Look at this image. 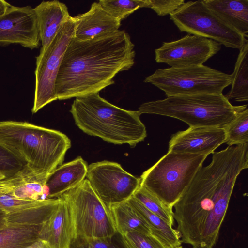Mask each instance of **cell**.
I'll list each match as a JSON object with an SVG mask.
<instances>
[{
    "mask_svg": "<svg viewBox=\"0 0 248 248\" xmlns=\"http://www.w3.org/2000/svg\"><path fill=\"white\" fill-rule=\"evenodd\" d=\"M103 9L121 22L137 10L148 8L149 0H100Z\"/></svg>",
    "mask_w": 248,
    "mask_h": 248,
    "instance_id": "28",
    "label": "cell"
},
{
    "mask_svg": "<svg viewBox=\"0 0 248 248\" xmlns=\"http://www.w3.org/2000/svg\"><path fill=\"white\" fill-rule=\"evenodd\" d=\"M74 17L64 23L47 47L36 57L35 90L32 113L58 100L55 87L57 77L67 46L74 37Z\"/></svg>",
    "mask_w": 248,
    "mask_h": 248,
    "instance_id": "10",
    "label": "cell"
},
{
    "mask_svg": "<svg viewBox=\"0 0 248 248\" xmlns=\"http://www.w3.org/2000/svg\"><path fill=\"white\" fill-rule=\"evenodd\" d=\"M207 157L168 151L142 173L140 186L173 208Z\"/></svg>",
    "mask_w": 248,
    "mask_h": 248,
    "instance_id": "6",
    "label": "cell"
},
{
    "mask_svg": "<svg viewBox=\"0 0 248 248\" xmlns=\"http://www.w3.org/2000/svg\"><path fill=\"white\" fill-rule=\"evenodd\" d=\"M25 164L14 154L0 143V174L5 178L21 171Z\"/></svg>",
    "mask_w": 248,
    "mask_h": 248,
    "instance_id": "31",
    "label": "cell"
},
{
    "mask_svg": "<svg viewBox=\"0 0 248 248\" xmlns=\"http://www.w3.org/2000/svg\"><path fill=\"white\" fill-rule=\"evenodd\" d=\"M203 1L223 21L248 37V0H204Z\"/></svg>",
    "mask_w": 248,
    "mask_h": 248,
    "instance_id": "19",
    "label": "cell"
},
{
    "mask_svg": "<svg viewBox=\"0 0 248 248\" xmlns=\"http://www.w3.org/2000/svg\"><path fill=\"white\" fill-rule=\"evenodd\" d=\"M37 19L30 6L11 5L0 16V44H19L31 49L40 45Z\"/></svg>",
    "mask_w": 248,
    "mask_h": 248,
    "instance_id": "13",
    "label": "cell"
},
{
    "mask_svg": "<svg viewBox=\"0 0 248 248\" xmlns=\"http://www.w3.org/2000/svg\"><path fill=\"white\" fill-rule=\"evenodd\" d=\"M231 88L225 97L229 101L248 100V42L239 50L233 72L230 75Z\"/></svg>",
    "mask_w": 248,
    "mask_h": 248,
    "instance_id": "23",
    "label": "cell"
},
{
    "mask_svg": "<svg viewBox=\"0 0 248 248\" xmlns=\"http://www.w3.org/2000/svg\"><path fill=\"white\" fill-rule=\"evenodd\" d=\"M176 248H183L182 246H179V247H177Z\"/></svg>",
    "mask_w": 248,
    "mask_h": 248,
    "instance_id": "39",
    "label": "cell"
},
{
    "mask_svg": "<svg viewBox=\"0 0 248 248\" xmlns=\"http://www.w3.org/2000/svg\"><path fill=\"white\" fill-rule=\"evenodd\" d=\"M4 179H5V177L3 175L0 174V180Z\"/></svg>",
    "mask_w": 248,
    "mask_h": 248,
    "instance_id": "38",
    "label": "cell"
},
{
    "mask_svg": "<svg viewBox=\"0 0 248 248\" xmlns=\"http://www.w3.org/2000/svg\"><path fill=\"white\" fill-rule=\"evenodd\" d=\"M61 197L70 212L73 240L109 238L117 233L109 208L99 199L87 179Z\"/></svg>",
    "mask_w": 248,
    "mask_h": 248,
    "instance_id": "7",
    "label": "cell"
},
{
    "mask_svg": "<svg viewBox=\"0 0 248 248\" xmlns=\"http://www.w3.org/2000/svg\"><path fill=\"white\" fill-rule=\"evenodd\" d=\"M70 112L76 125L83 132L109 143L134 147L147 136L138 110L119 108L99 93L76 98Z\"/></svg>",
    "mask_w": 248,
    "mask_h": 248,
    "instance_id": "4",
    "label": "cell"
},
{
    "mask_svg": "<svg viewBox=\"0 0 248 248\" xmlns=\"http://www.w3.org/2000/svg\"><path fill=\"white\" fill-rule=\"evenodd\" d=\"M248 105H232L222 93L181 95L142 104L138 111L174 118L190 127H223Z\"/></svg>",
    "mask_w": 248,
    "mask_h": 248,
    "instance_id": "5",
    "label": "cell"
},
{
    "mask_svg": "<svg viewBox=\"0 0 248 248\" xmlns=\"http://www.w3.org/2000/svg\"><path fill=\"white\" fill-rule=\"evenodd\" d=\"M144 82L156 86L168 97L221 94L231 80L230 75L202 64L158 69Z\"/></svg>",
    "mask_w": 248,
    "mask_h": 248,
    "instance_id": "8",
    "label": "cell"
},
{
    "mask_svg": "<svg viewBox=\"0 0 248 248\" xmlns=\"http://www.w3.org/2000/svg\"><path fill=\"white\" fill-rule=\"evenodd\" d=\"M221 45L211 39L187 34L178 40L163 42L155 50V60L174 68L201 65L216 54Z\"/></svg>",
    "mask_w": 248,
    "mask_h": 248,
    "instance_id": "12",
    "label": "cell"
},
{
    "mask_svg": "<svg viewBox=\"0 0 248 248\" xmlns=\"http://www.w3.org/2000/svg\"><path fill=\"white\" fill-rule=\"evenodd\" d=\"M20 179V171L14 176L0 180V197L10 194L17 185Z\"/></svg>",
    "mask_w": 248,
    "mask_h": 248,
    "instance_id": "34",
    "label": "cell"
},
{
    "mask_svg": "<svg viewBox=\"0 0 248 248\" xmlns=\"http://www.w3.org/2000/svg\"><path fill=\"white\" fill-rule=\"evenodd\" d=\"M60 197L58 206L40 226L38 237L52 248H70L74 239L71 216L67 203Z\"/></svg>",
    "mask_w": 248,
    "mask_h": 248,
    "instance_id": "15",
    "label": "cell"
},
{
    "mask_svg": "<svg viewBox=\"0 0 248 248\" xmlns=\"http://www.w3.org/2000/svg\"><path fill=\"white\" fill-rule=\"evenodd\" d=\"M121 236L127 248H167L152 235L131 231Z\"/></svg>",
    "mask_w": 248,
    "mask_h": 248,
    "instance_id": "29",
    "label": "cell"
},
{
    "mask_svg": "<svg viewBox=\"0 0 248 248\" xmlns=\"http://www.w3.org/2000/svg\"><path fill=\"white\" fill-rule=\"evenodd\" d=\"M20 179L10 195L17 198L24 199H48L46 180L37 178L26 166L20 171Z\"/></svg>",
    "mask_w": 248,
    "mask_h": 248,
    "instance_id": "25",
    "label": "cell"
},
{
    "mask_svg": "<svg viewBox=\"0 0 248 248\" xmlns=\"http://www.w3.org/2000/svg\"><path fill=\"white\" fill-rule=\"evenodd\" d=\"M136 213L146 222L151 234L167 248H176L181 246L180 235L176 229L159 217L145 207L133 196L127 200Z\"/></svg>",
    "mask_w": 248,
    "mask_h": 248,
    "instance_id": "20",
    "label": "cell"
},
{
    "mask_svg": "<svg viewBox=\"0 0 248 248\" xmlns=\"http://www.w3.org/2000/svg\"><path fill=\"white\" fill-rule=\"evenodd\" d=\"M223 127H190L173 134L168 151L208 156L225 143Z\"/></svg>",
    "mask_w": 248,
    "mask_h": 248,
    "instance_id": "14",
    "label": "cell"
},
{
    "mask_svg": "<svg viewBox=\"0 0 248 248\" xmlns=\"http://www.w3.org/2000/svg\"><path fill=\"white\" fill-rule=\"evenodd\" d=\"M88 165L81 157L62 164L46 178L48 199L58 198L80 184L86 176Z\"/></svg>",
    "mask_w": 248,
    "mask_h": 248,
    "instance_id": "18",
    "label": "cell"
},
{
    "mask_svg": "<svg viewBox=\"0 0 248 248\" xmlns=\"http://www.w3.org/2000/svg\"><path fill=\"white\" fill-rule=\"evenodd\" d=\"M74 37L84 41L114 32L119 29L121 21L113 18L97 2L92 3L86 12L74 17Z\"/></svg>",
    "mask_w": 248,
    "mask_h": 248,
    "instance_id": "16",
    "label": "cell"
},
{
    "mask_svg": "<svg viewBox=\"0 0 248 248\" xmlns=\"http://www.w3.org/2000/svg\"><path fill=\"white\" fill-rule=\"evenodd\" d=\"M11 6V5L7 1L0 0V16L3 14Z\"/></svg>",
    "mask_w": 248,
    "mask_h": 248,
    "instance_id": "36",
    "label": "cell"
},
{
    "mask_svg": "<svg viewBox=\"0 0 248 248\" xmlns=\"http://www.w3.org/2000/svg\"><path fill=\"white\" fill-rule=\"evenodd\" d=\"M134 46L130 35L120 30L87 40L73 38L56 80L58 100L99 93L114 84L117 74L133 66Z\"/></svg>",
    "mask_w": 248,
    "mask_h": 248,
    "instance_id": "2",
    "label": "cell"
},
{
    "mask_svg": "<svg viewBox=\"0 0 248 248\" xmlns=\"http://www.w3.org/2000/svg\"><path fill=\"white\" fill-rule=\"evenodd\" d=\"M6 223L5 214L0 211V227Z\"/></svg>",
    "mask_w": 248,
    "mask_h": 248,
    "instance_id": "37",
    "label": "cell"
},
{
    "mask_svg": "<svg viewBox=\"0 0 248 248\" xmlns=\"http://www.w3.org/2000/svg\"><path fill=\"white\" fill-rule=\"evenodd\" d=\"M60 197L46 199L41 205L25 210L5 215L6 223L41 226L58 206Z\"/></svg>",
    "mask_w": 248,
    "mask_h": 248,
    "instance_id": "24",
    "label": "cell"
},
{
    "mask_svg": "<svg viewBox=\"0 0 248 248\" xmlns=\"http://www.w3.org/2000/svg\"><path fill=\"white\" fill-rule=\"evenodd\" d=\"M170 16L180 31L211 39L227 47L240 50L248 42L245 36L210 10L203 0L185 2Z\"/></svg>",
    "mask_w": 248,
    "mask_h": 248,
    "instance_id": "9",
    "label": "cell"
},
{
    "mask_svg": "<svg viewBox=\"0 0 248 248\" xmlns=\"http://www.w3.org/2000/svg\"><path fill=\"white\" fill-rule=\"evenodd\" d=\"M40 226L6 223L0 227V248H25L39 239Z\"/></svg>",
    "mask_w": 248,
    "mask_h": 248,
    "instance_id": "22",
    "label": "cell"
},
{
    "mask_svg": "<svg viewBox=\"0 0 248 248\" xmlns=\"http://www.w3.org/2000/svg\"><path fill=\"white\" fill-rule=\"evenodd\" d=\"M185 3L184 0H149V8L159 16L172 13Z\"/></svg>",
    "mask_w": 248,
    "mask_h": 248,
    "instance_id": "33",
    "label": "cell"
},
{
    "mask_svg": "<svg viewBox=\"0 0 248 248\" xmlns=\"http://www.w3.org/2000/svg\"><path fill=\"white\" fill-rule=\"evenodd\" d=\"M0 143L42 180L62 164L71 146L70 139L59 131L14 121L0 122Z\"/></svg>",
    "mask_w": 248,
    "mask_h": 248,
    "instance_id": "3",
    "label": "cell"
},
{
    "mask_svg": "<svg viewBox=\"0 0 248 248\" xmlns=\"http://www.w3.org/2000/svg\"><path fill=\"white\" fill-rule=\"evenodd\" d=\"M86 177L95 193L108 208L127 201L140 184V178L125 171L120 164L106 160L88 165Z\"/></svg>",
    "mask_w": 248,
    "mask_h": 248,
    "instance_id": "11",
    "label": "cell"
},
{
    "mask_svg": "<svg viewBox=\"0 0 248 248\" xmlns=\"http://www.w3.org/2000/svg\"><path fill=\"white\" fill-rule=\"evenodd\" d=\"M41 43L40 51L45 50L62 25L71 17L66 5L58 0L43 1L34 8Z\"/></svg>",
    "mask_w": 248,
    "mask_h": 248,
    "instance_id": "17",
    "label": "cell"
},
{
    "mask_svg": "<svg viewBox=\"0 0 248 248\" xmlns=\"http://www.w3.org/2000/svg\"><path fill=\"white\" fill-rule=\"evenodd\" d=\"M223 128L225 143L228 146L248 143V108L240 112Z\"/></svg>",
    "mask_w": 248,
    "mask_h": 248,
    "instance_id": "27",
    "label": "cell"
},
{
    "mask_svg": "<svg viewBox=\"0 0 248 248\" xmlns=\"http://www.w3.org/2000/svg\"><path fill=\"white\" fill-rule=\"evenodd\" d=\"M25 248H52V247L46 241L39 238L32 244Z\"/></svg>",
    "mask_w": 248,
    "mask_h": 248,
    "instance_id": "35",
    "label": "cell"
},
{
    "mask_svg": "<svg viewBox=\"0 0 248 248\" xmlns=\"http://www.w3.org/2000/svg\"><path fill=\"white\" fill-rule=\"evenodd\" d=\"M109 208L116 232L120 235H123L131 231L151 235L148 224L136 213L127 201L112 205Z\"/></svg>",
    "mask_w": 248,
    "mask_h": 248,
    "instance_id": "21",
    "label": "cell"
},
{
    "mask_svg": "<svg viewBox=\"0 0 248 248\" xmlns=\"http://www.w3.org/2000/svg\"><path fill=\"white\" fill-rule=\"evenodd\" d=\"M45 200L17 198L6 194L0 197V211L5 215L16 213L41 205Z\"/></svg>",
    "mask_w": 248,
    "mask_h": 248,
    "instance_id": "30",
    "label": "cell"
},
{
    "mask_svg": "<svg viewBox=\"0 0 248 248\" xmlns=\"http://www.w3.org/2000/svg\"><path fill=\"white\" fill-rule=\"evenodd\" d=\"M133 197L148 210L161 217L171 226L174 225L173 208L167 205L156 196L140 186Z\"/></svg>",
    "mask_w": 248,
    "mask_h": 248,
    "instance_id": "26",
    "label": "cell"
},
{
    "mask_svg": "<svg viewBox=\"0 0 248 248\" xmlns=\"http://www.w3.org/2000/svg\"><path fill=\"white\" fill-rule=\"evenodd\" d=\"M115 235L109 238L75 239L70 248H127L122 240L121 236L120 240L118 241L115 239Z\"/></svg>",
    "mask_w": 248,
    "mask_h": 248,
    "instance_id": "32",
    "label": "cell"
},
{
    "mask_svg": "<svg viewBox=\"0 0 248 248\" xmlns=\"http://www.w3.org/2000/svg\"><path fill=\"white\" fill-rule=\"evenodd\" d=\"M248 168V143L212 153L173 206L182 243L201 248L203 232L218 238L237 178Z\"/></svg>",
    "mask_w": 248,
    "mask_h": 248,
    "instance_id": "1",
    "label": "cell"
}]
</instances>
